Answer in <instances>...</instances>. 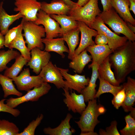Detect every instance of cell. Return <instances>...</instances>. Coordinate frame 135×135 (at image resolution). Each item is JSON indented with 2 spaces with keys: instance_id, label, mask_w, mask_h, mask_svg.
Segmentation results:
<instances>
[{
  "instance_id": "obj_2",
  "label": "cell",
  "mask_w": 135,
  "mask_h": 135,
  "mask_svg": "<svg viewBox=\"0 0 135 135\" xmlns=\"http://www.w3.org/2000/svg\"><path fill=\"white\" fill-rule=\"evenodd\" d=\"M85 110L81 114L79 120L75 122L81 130L80 135H98L94 132L95 126L100 121L98 116L104 114L106 110L104 106L97 103L96 98L89 100Z\"/></svg>"
},
{
  "instance_id": "obj_25",
  "label": "cell",
  "mask_w": 135,
  "mask_h": 135,
  "mask_svg": "<svg viewBox=\"0 0 135 135\" xmlns=\"http://www.w3.org/2000/svg\"><path fill=\"white\" fill-rule=\"evenodd\" d=\"M99 76L101 78L115 86H119L120 83L116 79L111 69L108 56L100 64L98 67Z\"/></svg>"
},
{
  "instance_id": "obj_36",
  "label": "cell",
  "mask_w": 135,
  "mask_h": 135,
  "mask_svg": "<svg viewBox=\"0 0 135 135\" xmlns=\"http://www.w3.org/2000/svg\"><path fill=\"white\" fill-rule=\"evenodd\" d=\"M22 26L21 22L17 26L9 30L5 35L4 46L8 48V46L16 36L19 30Z\"/></svg>"
},
{
  "instance_id": "obj_37",
  "label": "cell",
  "mask_w": 135,
  "mask_h": 135,
  "mask_svg": "<svg viewBox=\"0 0 135 135\" xmlns=\"http://www.w3.org/2000/svg\"><path fill=\"white\" fill-rule=\"evenodd\" d=\"M125 98V90L123 88L122 90L114 96L112 100V102L114 107L116 109H118L124 102Z\"/></svg>"
},
{
  "instance_id": "obj_7",
  "label": "cell",
  "mask_w": 135,
  "mask_h": 135,
  "mask_svg": "<svg viewBox=\"0 0 135 135\" xmlns=\"http://www.w3.org/2000/svg\"><path fill=\"white\" fill-rule=\"evenodd\" d=\"M51 88L48 83L44 82L40 86L34 87L33 89L27 91L23 96L16 98L11 97L6 99V104L10 108H14L25 102L37 101L41 97L48 93Z\"/></svg>"
},
{
  "instance_id": "obj_6",
  "label": "cell",
  "mask_w": 135,
  "mask_h": 135,
  "mask_svg": "<svg viewBox=\"0 0 135 135\" xmlns=\"http://www.w3.org/2000/svg\"><path fill=\"white\" fill-rule=\"evenodd\" d=\"M90 28L96 30L98 34L104 35L108 40V45L113 51L124 44L128 40L125 36H121L111 31L105 25L99 16H97Z\"/></svg>"
},
{
  "instance_id": "obj_31",
  "label": "cell",
  "mask_w": 135,
  "mask_h": 135,
  "mask_svg": "<svg viewBox=\"0 0 135 135\" xmlns=\"http://www.w3.org/2000/svg\"><path fill=\"white\" fill-rule=\"evenodd\" d=\"M100 81L99 88L94 96V98H99L102 94L105 93L111 94L115 96L123 88L122 85L119 86H114L98 76Z\"/></svg>"
},
{
  "instance_id": "obj_4",
  "label": "cell",
  "mask_w": 135,
  "mask_h": 135,
  "mask_svg": "<svg viewBox=\"0 0 135 135\" xmlns=\"http://www.w3.org/2000/svg\"><path fill=\"white\" fill-rule=\"evenodd\" d=\"M98 0H90L82 6L76 4L72 8L68 16L77 21L84 22L90 28L102 12L98 6Z\"/></svg>"
},
{
  "instance_id": "obj_21",
  "label": "cell",
  "mask_w": 135,
  "mask_h": 135,
  "mask_svg": "<svg viewBox=\"0 0 135 135\" xmlns=\"http://www.w3.org/2000/svg\"><path fill=\"white\" fill-rule=\"evenodd\" d=\"M42 43L45 45L44 50L48 52H54L64 58L65 55L64 52L69 53L68 48L65 45L64 41L62 37L57 38H42Z\"/></svg>"
},
{
  "instance_id": "obj_42",
  "label": "cell",
  "mask_w": 135,
  "mask_h": 135,
  "mask_svg": "<svg viewBox=\"0 0 135 135\" xmlns=\"http://www.w3.org/2000/svg\"><path fill=\"white\" fill-rule=\"evenodd\" d=\"M130 3L129 9L135 14V0H128Z\"/></svg>"
},
{
  "instance_id": "obj_19",
  "label": "cell",
  "mask_w": 135,
  "mask_h": 135,
  "mask_svg": "<svg viewBox=\"0 0 135 135\" xmlns=\"http://www.w3.org/2000/svg\"><path fill=\"white\" fill-rule=\"evenodd\" d=\"M72 118L70 114L68 113L58 126L53 128L50 127L45 128L43 130L44 132L46 134L49 135H72L76 132L75 130L72 128L70 124V121Z\"/></svg>"
},
{
  "instance_id": "obj_9",
  "label": "cell",
  "mask_w": 135,
  "mask_h": 135,
  "mask_svg": "<svg viewBox=\"0 0 135 135\" xmlns=\"http://www.w3.org/2000/svg\"><path fill=\"white\" fill-rule=\"evenodd\" d=\"M12 79L18 90L27 92L34 87L40 86L44 82L39 74L30 76L28 68L24 69L18 76Z\"/></svg>"
},
{
  "instance_id": "obj_26",
  "label": "cell",
  "mask_w": 135,
  "mask_h": 135,
  "mask_svg": "<svg viewBox=\"0 0 135 135\" xmlns=\"http://www.w3.org/2000/svg\"><path fill=\"white\" fill-rule=\"evenodd\" d=\"M92 59L91 56L88 54L86 49L73 58L69 63V66L75 72L81 74L86 66L92 61Z\"/></svg>"
},
{
  "instance_id": "obj_27",
  "label": "cell",
  "mask_w": 135,
  "mask_h": 135,
  "mask_svg": "<svg viewBox=\"0 0 135 135\" xmlns=\"http://www.w3.org/2000/svg\"><path fill=\"white\" fill-rule=\"evenodd\" d=\"M22 25L16 37L10 43L8 48L18 50L22 56L29 61L31 58L30 52L26 45L22 33Z\"/></svg>"
},
{
  "instance_id": "obj_38",
  "label": "cell",
  "mask_w": 135,
  "mask_h": 135,
  "mask_svg": "<svg viewBox=\"0 0 135 135\" xmlns=\"http://www.w3.org/2000/svg\"><path fill=\"white\" fill-rule=\"evenodd\" d=\"M117 122L116 120L112 121L110 125L107 127L106 130L100 129L99 130L100 135H120V134L117 128Z\"/></svg>"
},
{
  "instance_id": "obj_30",
  "label": "cell",
  "mask_w": 135,
  "mask_h": 135,
  "mask_svg": "<svg viewBox=\"0 0 135 135\" xmlns=\"http://www.w3.org/2000/svg\"><path fill=\"white\" fill-rule=\"evenodd\" d=\"M12 78L0 74V84L4 92V98H6L10 95H14L20 97L22 94L18 90L13 83Z\"/></svg>"
},
{
  "instance_id": "obj_41",
  "label": "cell",
  "mask_w": 135,
  "mask_h": 135,
  "mask_svg": "<svg viewBox=\"0 0 135 135\" xmlns=\"http://www.w3.org/2000/svg\"><path fill=\"white\" fill-rule=\"evenodd\" d=\"M103 8V11L108 10L112 8L111 0H100Z\"/></svg>"
},
{
  "instance_id": "obj_8",
  "label": "cell",
  "mask_w": 135,
  "mask_h": 135,
  "mask_svg": "<svg viewBox=\"0 0 135 135\" xmlns=\"http://www.w3.org/2000/svg\"><path fill=\"white\" fill-rule=\"evenodd\" d=\"M37 20L34 22L38 25H43L46 32V38H52L61 36L62 32L60 24L50 15L40 10L38 12Z\"/></svg>"
},
{
  "instance_id": "obj_12",
  "label": "cell",
  "mask_w": 135,
  "mask_h": 135,
  "mask_svg": "<svg viewBox=\"0 0 135 135\" xmlns=\"http://www.w3.org/2000/svg\"><path fill=\"white\" fill-rule=\"evenodd\" d=\"M39 74L44 82L53 84L58 89L64 87L65 81L60 70L51 61L42 70Z\"/></svg>"
},
{
  "instance_id": "obj_46",
  "label": "cell",
  "mask_w": 135,
  "mask_h": 135,
  "mask_svg": "<svg viewBox=\"0 0 135 135\" xmlns=\"http://www.w3.org/2000/svg\"><path fill=\"white\" fill-rule=\"evenodd\" d=\"M127 26L129 29L133 32L135 33V27L130 24L128 22H126Z\"/></svg>"
},
{
  "instance_id": "obj_45",
  "label": "cell",
  "mask_w": 135,
  "mask_h": 135,
  "mask_svg": "<svg viewBox=\"0 0 135 135\" xmlns=\"http://www.w3.org/2000/svg\"><path fill=\"white\" fill-rule=\"evenodd\" d=\"M67 4L72 7L75 6L76 4V3L74 2L71 0H62Z\"/></svg>"
},
{
  "instance_id": "obj_10",
  "label": "cell",
  "mask_w": 135,
  "mask_h": 135,
  "mask_svg": "<svg viewBox=\"0 0 135 135\" xmlns=\"http://www.w3.org/2000/svg\"><path fill=\"white\" fill-rule=\"evenodd\" d=\"M14 10L21 13L24 18L34 22L37 18V14L41 9V2L37 0H15Z\"/></svg>"
},
{
  "instance_id": "obj_43",
  "label": "cell",
  "mask_w": 135,
  "mask_h": 135,
  "mask_svg": "<svg viewBox=\"0 0 135 135\" xmlns=\"http://www.w3.org/2000/svg\"><path fill=\"white\" fill-rule=\"evenodd\" d=\"M4 36L1 33L0 28V49L4 48Z\"/></svg>"
},
{
  "instance_id": "obj_32",
  "label": "cell",
  "mask_w": 135,
  "mask_h": 135,
  "mask_svg": "<svg viewBox=\"0 0 135 135\" xmlns=\"http://www.w3.org/2000/svg\"><path fill=\"white\" fill-rule=\"evenodd\" d=\"M20 54L19 52L13 49H9L6 51L0 50V72L8 67L7 65L10 62Z\"/></svg>"
},
{
  "instance_id": "obj_29",
  "label": "cell",
  "mask_w": 135,
  "mask_h": 135,
  "mask_svg": "<svg viewBox=\"0 0 135 135\" xmlns=\"http://www.w3.org/2000/svg\"><path fill=\"white\" fill-rule=\"evenodd\" d=\"M14 64L10 68L6 70L4 75L9 78H13L18 76L24 66L29 61L21 54L16 59Z\"/></svg>"
},
{
  "instance_id": "obj_34",
  "label": "cell",
  "mask_w": 135,
  "mask_h": 135,
  "mask_svg": "<svg viewBox=\"0 0 135 135\" xmlns=\"http://www.w3.org/2000/svg\"><path fill=\"white\" fill-rule=\"evenodd\" d=\"M124 119L126 125L124 127L120 130L122 135H135V118L132 116L130 113L126 116Z\"/></svg>"
},
{
  "instance_id": "obj_44",
  "label": "cell",
  "mask_w": 135,
  "mask_h": 135,
  "mask_svg": "<svg viewBox=\"0 0 135 135\" xmlns=\"http://www.w3.org/2000/svg\"><path fill=\"white\" fill-rule=\"evenodd\" d=\"M90 0H78L76 5L79 6H82L87 3Z\"/></svg>"
},
{
  "instance_id": "obj_33",
  "label": "cell",
  "mask_w": 135,
  "mask_h": 135,
  "mask_svg": "<svg viewBox=\"0 0 135 135\" xmlns=\"http://www.w3.org/2000/svg\"><path fill=\"white\" fill-rule=\"evenodd\" d=\"M20 130L14 123L5 120H0V135H18Z\"/></svg>"
},
{
  "instance_id": "obj_20",
  "label": "cell",
  "mask_w": 135,
  "mask_h": 135,
  "mask_svg": "<svg viewBox=\"0 0 135 135\" xmlns=\"http://www.w3.org/2000/svg\"><path fill=\"white\" fill-rule=\"evenodd\" d=\"M112 7L126 22L135 26V20L130 12L128 0H111Z\"/></svg>"
},
{
  "instance_id": "obj_22",
  "label": "cell",
  "mask_w": 135,
  "mask_h": 135,
  "mask_svg": "<svg viewBox=\"0 0 135 135\" xmlns=\"http://www.w3.org/2000/svg\"><path fill=\"white\" fill-rule=\"evenodd\" d=\"M87 52L91 54L92 62L98 66L113 52L108 45H100L95 44L90 46L86 48Z\"/></svg>"
},
{
  "instance_id": "obj_35",
  "label": "cell",
  "mask_w": 135,
  "mask_h": 135,
  "mask_svg": "<svg viewBox=\"0 0 135 135\" xmlns=\"http://www.w3.org/2000/svg\"><path fill=\"white\" fill-rule=\"evenodd\" d=\"M44 118V115L41 114L35 120H32L23 131L18 135H34L36 129L41 123Z\"/></svg>"
},
{
  "instance_id": "obj_24",
  "label": "cell",
  "mask_w": 135,
  "mask_h": 135,
  "mask_svg": "<svg viewBox=\"0 0 135 135\" xmlns=\"http://www.w3.org/2000/svg\"><path fill=\"white\" fill-rule=\"evenodd\" d=\"M80 32L78 28L64 33L61 36L68 45L69 50L68 58L71 60L74 57L76 48L79 44Z\"/></svg>"
},
{
  "instance_id": "obj_39",
  "label": "cell",
  "mask_w": 135,
  "mask_h": 135,
  "mask_svg": "<svg viewBox=\"0 0 135 135\" xmlns=\"http://www.w3.org/2000/svg\"><path fill=\"white\" fill-rule=\"evenodd\" d=\"M6 100V99L4 98L0 101V112L9 113L15 117L18 116L20 114V110L17 109L12 108L6 104H5L4 102Z\"/></svg>"
},
{
  "instance_id": "obj_28",
  "label": "cell",
  "mask_w": 135,
  "mask_h": 135,
  "mask_svg": "<svg viewBox=\"0 0 135 135\" xmlns=\"http://www.w3.org/2000/svg\"><path fill=\"white\" fill-rule=\"evenodd\" d=\"M50 16L60 25L62 34L78 28V21L73 19L69 16L54 14H50Z\"/></svg>"
},
{
  "instance_id": "obj_23",
  "label": "cell",
  "mask_w": 135,
  "mask_h": 135,
  "mask_svg": "<svg viewBox=\"0 0 135 135\" xmlns=\"http://www.w3.org/2000/svg\"><path fill=\"white\" fill-rule=\"evenodd\" d=\"M3 1L0 3V28L1 33L4 35L14 22L21 18H24V16L19 12L15 14L9 15L3 8Z\"/></svg>"
},
{
  "instance_id": "obj_13",
  "label": "cell",
  "mask_w": 135,
  "mask_h": 135,
  "mask_svg": "<svg viewBox=\"0 0 135 135\" xmlns=\"http://www.w3.org/2000/svg\"><path fill=\"white\" fill-rule=\"evenodd\" d=\"M31 58L26 65L36 74H39L42 69L50 61L51 55L49 52L35 47L30 51Z\"/></svg>"
},
{
  "instance_id": "obj_3",
  "label": "cell",
  "mask_w": 135,
  "mask_h": 135,
  "mask_svg": "<svg viewBox=\"0 0 135 135\" xmlns=\"http://www.w3.org/2000/svg\"><path fill=\"white\" fill-rule=\"evenodd\" d=\"M21 22L24 31L23 36L25 38V42L28 50L30 51L33 48L37 47L42 50L44 46L42 39L46 36L44 28L42 26L36 24L33 22L23 18Z\"/></svg>"
},
{
  "instance_id": "obj_18",
  "label": "cell",
  "mask_w": 135,
  "mask_h": 135,
  "mask_svg": "<svg viewBox=\"0 0 135 135\" xmlns=\"http://www.w3.org/2000/svg\"><path fill=\"white\" fill-rule=\"evenodd\" d=\"M98 66L97 64L92 62L88 66V68H91L92 70L91 77L88 85L82 90L80 93L83 96L86 102L94 99L96 92V82L99 76L98 72Z\"/></svg>"
},
{
  "instance_id": "obj_40",
  "label": "cell",
  "mask_w": 135,
  "mask_h": 135,
  "mask_svg": "<svg viewBox=\"0 0 135 135\" xmlns=\"http://www.w3.org/2000/svg\"><path fill=\"white\" fill-rule=\"evenodd\" d=\"M95 42L96 45H104L108 44V40L104 35L99 33L96 36Z\"/></svg>"
},
{
  "instance_id": "obj_1",
  "label": "cell",
  "mask_w": 135,
  "mask_h": 135,
  "mask_svg": "<svg viewBox=\"0 0 135 135\" xmlns=\"http://www.w3.org/2000/svg\"><path fill=\"white\" fill-rule=\"evenodd\" d=\"M108 58L116 79L120 84L124 82L126 77L135 70V42L128 40Z\"/></svg>"
},
{
  "instance_id": "obj_5",
  "label": "cell",
  "mask_w": 135,
  "mask_h": 135,
  "mask_svg": "<svg viewBox=\"0 0 135 135\" xmlns=\"http://www.w3.org/2000/svg\"><path fill=\"white\" fill-rule=\"evenodd\" d=\"M105 24H107L117 34H122L128 40L134 41L135 34L128 28L127 24L114 8L102 11L99 15Z\"/></svg>"
},
{
  "instance_id": "obj_11",
  "label": "cell",
  "mask_w": 135,
  "mask_h": 135,
  "mask_svg": "<svg viewBox=\"0 0 135 135\" xmlns=\"http://www.w3.org/2000/svg\"><path fill=\"white\" fill-rule=\"evenodd\" d=\"M62 76L66 80L64 88L72 90H74L79 93L87 86L90 78H86L84 75H81L77 74H71L68 73V69L58 67Z\"/></svg>"
},
{
  "instance_id": "obj_16",
  "label": "cell",
  "mask_w": 135,
  "mask_h": 135,
  "mask_svg": "<svg viewBox=\"0 0 135 135\" xmlns=\"http://www.w3.org/2000/svg\"><path fill=\"white\" fill-rule=\"evenodd\" d=\"M126 94L125 100L121 106L126 112H130L132 116L135 118V109L133 107L135 101V80L130 76L127 81L122 85Z\"/></svg>"
},
{
  "instance_id": "obj_14",
  "label": "cell",
  "mask_w": 135,
  "mask_h": 135,
  "mask_svg": "<svg viewBox=\"0 0 135 135\" xmlns=\"http://www.w3.org/2000/svg\"><path fill=\"white\" fill-rule=\"evenodd\" d=\"M78 22V28L81 33V39L78 47L75 50L74 57L89 46L95 44L92 38L93 36L96 37L98 34L97 31L90 28L84 22Z\"/></svg>"
},
{
  "instance_id": "obj_15",
  "label": "cell",
  "mask_w": 135,
  "mask_h": 135,
  "mask_svg": "<svg viewBox=\"0 0 135 135\" xmlns=\"http://www.w3.org/2000/svg\"><path fill=\"white\" fill-rule=\"evenodd\" d=\"M62 89L64 92L63 94L65 97L63 102L68 108V110L81 114L86 106L83 95L81 94H77L74 91L72 92V90L70 94L69 90L64 88Z\"/></svg>"
},
{
  "instance_id": "obj_17",
  "label": "cell",
  "mask_w": 135,
  "mask_h": 135,
  "mask_svg": "<svg viewBox=\"0 0 135 135\" xmlns=\"http://www.w3.org/2000/svg\"><path fill=\"white\" fill-rule=\"evenodd\" d=\"M40 10L49 15L66 14L68 15L72 7L62 0H53L50 3L41 2Z\"/></svg>"
}]
</instances>
